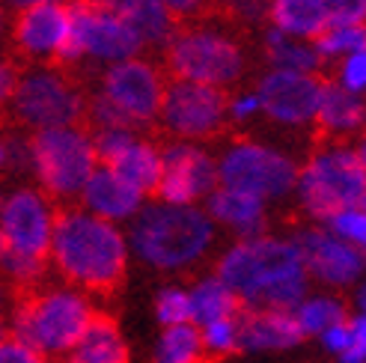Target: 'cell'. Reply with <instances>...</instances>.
Masks as SVG:
<instances>
[{
    "instance_id": "obj_1",
    "label": "cell",
    "mask_w": 366,
    "mask_h": 363,
    "mask_svg": "<svg viewBox=\"0 0 366 363\" xmlns=\"http://www.w3.org/2000/svg\"><path fill=\"white\" fill-rule=\"evenodd\" d=\"M51 259L60 277L81 292L111 301L128 277V253L122 235L102 217L75 206H54Z\"/></svg>"
},
{
    "instance_id": "obj_2",
    "label": "cell",
    "mask_w": 366,
    "mask_h": 363,
    "mask_svg": "<svg viewBox=\"0 0 366 363\" xmlns=\"http://www.w3.org/2000/svg\"><path fill=\"white\" fill-rule=\"evenodd\" d=\"M89 99L81 86V78L69 66L33 69L18 78L12 99V125L27 129H78L86 131Z\"/></svg>"
},
{
    "instance_id": "obj_3",
    "label": "cell",
    "mask_w": 366,
    "mask_h": 363,
    "mask_svg": "<svg viewBox=\"0 0 366 363\" xmlns=\"http://www.w3.org/2000/svg\"><path fill=\"white\" fill-rule=\"evenodd\" d=\"M137 253L158 268H182L203 257L214 239L212 221L191 206H149L134 224Z\"/></svg>"
},
{
    "instance_id": "obj_4",
    "label": "cell",
    "mask_w": 366,
    "mask_h": 363,
    "mask_svg": "<svg viewBox=\"0 0 366 363\" xmlns=\"http://www.w3.org/2000/svg\"><path fill=\"white\" fill-rule=\"evenodd\" d=\"M30 161L51 206H69L96 170L93 140L81 129H42L30 137Z\"/></svg>"
},
{
    "instance_id": "obj_5",
    "label": "cell",
    "mask_w": 366,
    "mask_h": 363,
    "mask_svg": "<svg viewBox=\"0 0 366 363\" xmlns=\"http://www.w3.org/2000/svg\"><path fill=\"white\" fill-rule=\"evenodd\" d=\"M298 191L310 214L319 221H334L337 214L363 206L366 167L352 149L313 152L298 176Z\"/></svg>"
},
{
    "instance_id": "obj_6",
    "label": "cell",
    "mask_w": 366,
    "mask_h": 363,
    "mask_svg": "<svg viewBox=\"0 0 366 363\" xmlns=\"http://www.w3.org/2000/svg\"><path fill=\"white\" fill-rule=\"evenodd\" d=\"M227 111L229 96L221 86L173 81L164 89V101L155 119V137L161 143L214 140L227 129Z\"/></svg>"
},
{
    "instance_id": "obj_7",
    "label": "cell",
    "mask_w": 366,
    "mask_h": 363,
    "mask_svg": "<svg viewBox=\"0 0 366 363\" xmlns=\"http://www.w3.org/2000/svg\"><path fill=\"white\" fill-rule=\"evenodd\" d=\"M164 66L173 81L224 86L242 78L244 51L227 33L214 30H179L164 48Z\"/></svg>"
},
{
    "instance_id": "obj_8",
    "label": "cell",
    "mask_w": 366,
    "mask_h": 363,
    "mask_svg": "<svg viewBox=\"0 0 366 363\" xmlns=\"http://www.w3.org/2000/svg\"><path fill=\"white\" fill-rule=\"evenodd\" d=\"M304 274V265L295 244L277 239H250L235 244L217 265V280L232 289L247 304L262 292L265 286Z\"/></svg>"
},
{
    "instance_id": "obj_9",
    "label": "cell",
    "mask_w": 366,
    "mask_h": 363,
    "mask_svg": "<svg viewBox=\"0 0 366 363\" xmlns=\"http://www.w3.org/2000/svg\"><path fill=\"white\" fill-rule=\"evenodd\" d=\"M224 188L244 191L253 197H283L292 191L298 182L295 164L259 143H239L232 146L224 158V164L217 167Z\"/></svg>"
},
{
    "instance_id": "obj_10",
    "label": "cell",
    "mask_w": 366,
    "mask_h": 363,
    "mask_svg": "<svg viewBox=\"0 0 366 363\" xmlns=\"http://www.w3.org/2000/svg\"><path fill=\"white\" fill-rule=\"evenodd\" d=\"M164 75L146 60H122L111 66L102 78V96L111 99L125 116H132L140 129H152L161 101Z\"/></svg>"
},
{
    "instance_id": "obj_11",
    "label": "cell",
    "mask_w": 366,
    "mask_h": 363,
    "mask_svg": "<svg viewBox=\"0 0 366 363\" xmlns=\"http://www.w3.org/2000/svg\"><path fill=\"white\" fill-rule=\"evenodd\" d=\"M158 152L164 173L155 199H161L164 206H188L206 191H214L221 182L217 164L191 143H161Z\"/></svg>"
},
{
    "instance_id": "obj_12",
    "label": "cell",
    "mask_w": 366,
    "mask_h": 363,
    "mask_svg": "<svg viewBox=\"0 0 366 363\" xmlns=\"http://www.w3.org/2000/svg\"><path fill=\"white\" fill-rule=\"evenodd\" d=\"M0 229L9 250L51 262V214L36 191L21 188L6 199L0 212Z\"/></svg>"
},
{
    "instance_id": "obj_13",
    "label": "cell",
    "mask_w": 366,
    "mask_h": 363,
    "mask_svg": "<svg viewBox=\"0 0 366 363\" xmlns=\"http://www.w3.org/2000/svg\"><path fill=\"white\" fill-rule=\"evenodd\" d=\"M325 78L295 75V71H271L259 84V107L277 122L301 125L316 116Z\"/></svg>"
},
{
    "instance_id": "obj_14",
    "label": "cell",
    "mask_w": 366,
    "mask_h": 363,
    "mask_svg": "<svg viewBox=\"0 0 366 363\" xmlns=\"http://www.w3.org/2000/svg\"><path fill=\"white\" fill-rule=\"evenodd\" d=\"M295 250L301 257L304 271H310V274H316L319 280L334 283V286L352 283L366 265V257L355 244L337 239L331 232H322V229L298 232Z\"/></svg>"
},
{
    "instance_id": "obj_15",
    "label": "cell",
    "mask_w": 366,
    "mask_h": 363,
    "mask_svg": "<svg viewBox=\"0 0 366 363\" xmlns=\"http://www.w3.org/2000/svg\"><path fill=\"white\" fill-rule=\"evenodd\" d=\"M12 39L21 54H27V57H51L54 66L69 39L66 4H39L30 9H18L12 24Z\"/></svg>"
},
{
    "instance_id": "obj_16",
    "label": "cell",
    "mask_w": 366,
    "mask_h": 363,
    "mask_svg": "<svg viewBox=\"0 0 366 363\" xmlns=\"http://www.w3.org/2000/svg\"><path fill=\"white\" fill-rule=\"evenodd\" d=\"M235 337H239V349H292L304 342V331L298 319L292 313H277V310H256V307H244L235 316Z\"/></svg>"
},
{
    "instance_id": "obj_17",
    "label": "cell",
    "mask_w": 366,
    "mask_h": 363,
    "mask_svg": "<svg viewBox=\"0 0 366 363\" xmlns=\"http://www.w3.org/2000/svg\"><path fill=\"white\" fill-rule=\"evenodd\" d=\"M316 152L325 146V140L340 137L342 131H355L363 129L366 122V101L355 93H349L345 86L325 81L322 84V96L316 107Z\"/></svg>"
},
{
    "instance_id": "obj_18",
    "label": "cell",
    "mask_w": 366,
    "mask_h": 363,
    "mask_svg": "<svg viewBox=\"0 0 366 363\" xmlns=\"http://www.w3.org/2000/svg\"><path fill=\"white\" fill-rule=\"evenodd\" d=\"M63 363H132L117 316L107 310H93L81 342Z\"/></svg>"
},
{
    "instance_id": "obj_19",
    "label": "cell",
    "mask_w": 366,
    "mask_h": 363,
    "mask_svg": "<svg viewBox=\"0 0 366 363\" xmlns=\"http://www.w3.org/2000/svg\"><path fill=\"white\" fill-rule=\"evenodd\" d=\"M81 194H84V203L96 214H102V221L104 217L134 214L140 209V199H143L140 191H134L125 179H119L111 170H96L93 176H89V182L84 185Z\"/></svg>"
},
{
    "instance_id": "obj_20",
    "label": "cell",
    "mask_w": 366,
    "mask_h": 363,
    "mask_svg": "<svg viewBox=\"0 0 366 363\" xmlns=\"http://www.w3.org/2000/svg\"><path fill=\"white\" fill-rule=\"evenodd\" d=\"M104 170L117 173L134 191H140L143 197H152V199H155V191L161 185V173H164L158 146L155 143H140V140H134L132 146H125L114 161H107Z\"/></svg>"
},
{
    "instance_id": "obj_21",
    "label": "cell",
    "mask_w": 366,
    "mask_h": 363,
    "mask_svg": "<svg viewBox=\"0 0 366 363\" xmlns=\"http://www.w3.org/2000/svg\"><path fill=\"white\" fill-rule=\"evenodd\" d=\"M114 9L140 36L143 45L167 48L170 39L176 36V24L170 21L161 0H114Z\"/></svg>"
},
{
    "instance_id": "obj_22",
    "label": "cell",
    "mask_w": 366,
    "mask_h": 363,
    "mask_svg": "<svg viewBox=\"0 0 366 363\" xmlns=\"http://www.w3.org/2000/svg\"><path fill=\"white\" fill-rule=\"evenodd\" d=\"M209 212L217 217V221L242 229V235H247V239H256L265 227L262 197H253V194H244V191H232V188L214 191L212 199H209Z\"/></svg>"
},
{
    "instance_id": "obj_23",
    "label": "cell",
    "mask_w": 366,
    "mask_h": 363,
    "mask_svg": "<svg viewBox=\"0 0 366 363\" xmlns=\"http://www.w3.org/2000/svg\"><path fill=\"white\" fill-rule=\"evenodd\" d=\"M271 21L274 30L286 36H307V39L331 30L325 0H271Z\"/></svg>"
},
{
    "instance_id": "obj_24",
    "label": "cell",
    "mask_w": 366,
    "mask_h": 363,
    "mask_svg": "<svg viewBox=\"0 0 366 363\" xmlns=\"http://www.w3.org/2000/svg\"><path fill=\"white\" fill-rule=\"evenodd\" d=\"M227 357L206 346L203 331L197 324H176L167 328L158 342L155 363H224Z\"/></svg>"
},
{
    "instance_id": "obj_25",
    "label": "cell",
    "mask_w": 366,
    "mask_h": 363,
    "mask_svg": "<svg viewBox=\"0 0 366 363\" xmlns=\"http://www.w3.org/2000/svg\"><path fill=\"white\" fill-rule=\"evenodd\" d=\"M244 307H247V301L235 295L232 289H227L217 277L199 283L191 295L194 322H199L203 328L206 324H214V322H232Z\"/></svg>"
},
{
    "instance_id": "obj_26",
    "label": "cell",
    "mask_w": 366,
    "mask_h": 363,
    "mask_svg": "<svg viewBox=\"0 0 366 363\" xmlns=\"http://www.w3.org/2000/svg\"><path fill=\"white\" fill-rule=\"evenodd\" d=\"M265 57L274 66V71H295V75H304V71H313L322 66V54L313 45L292 42L280 30L265 33Z\"/></svg>"
},
{
    "instance_id": "obj_27",
    "label": "cell",
    "mask_w": 366,
    "mask_h": 363,
    "mask_svg": "<svg viewBox=\"0 0 366 363\" xmlns=\"http://www.w3.org/2000/svg\"><path fill=\"white\" fill-rule=\"evenodd\" d=\"M214 18L239 30H253L271 18V0H214Z\"/></svg>"
},
{
    "instance_id": "obj_28",
    "label": "cell",
    "mask_w": 366,
    "mask_h": 363,
    "mask_svg": "<svg viewBox=\"0 0 366 363\" xmlns=\"http://www.w3.org/2000/svg\"><path fill=\"white\" fill-rule=\"evenodd\" d=\"M298 324L304 337H316V334H325L337 328V324L349 322V316H345V307L340 301H331V298H316V301H307L301 310H298Z\"/></svg>"
},
{
    "instance_id": "obj_29",
    "label": "cell",
    "mask_w": 366,
    "mask_h": 363,
    "mask_svg": "<svg viewBox=\"0 0 366 363\" xmlns=\"http://www.w3.org/2000/svg\"><path fill=\"white\" fill-rule=\"evenodd\" d=\"M313 48L322 57H337V54H366V27H337L325 30L313 39Z\"/></svg>"
},
{
    "instance_id": "obj_30",
    "label": "cell",
    "mask_w": 366,
    "mask_h": 363,
    "mask_svg": "<svg viewBox=\"0 0 366 363\" xmlns=\"http://www.w3.org/2000/svg\"><path fill=\"white\" fill-rule=\"evenodd\" d=\"M170 21L179 30H188V24H203L214 18V0H161Z\"/></svg>"
},
{
    "instance_id": "obj_31",
    "label": "cell",
    "mask_w": 366,
    "mask_h": 363,
    "mask_svg": "<svg viewBox=\"0 0 366 363\" xmlns=\"http://www.w3.org/2000/svg\"><path fill=\"white\" fill-rule=\"evenodd\" d=\"M155 313L164 328H176V324H188L194 322V310H191V295L179 292V289H164L155 298Z\"/></svg>"
},
{
    "instance_id": "obj_32",
    "label": "cell",
    "mask_w": 366,
    "mask_h": 363,
    "mask_svg": "<svg viewBox=\"0 0 366 363\" xmlns=\"http://www.w3.org/2000/svg\"><path fill=\"white\" fill-rule=\"evenodd\" d=\"M327 24L337 27H360L366 21V0H325Z\"/></svg>"
},
{
    "instance_id": "obj_33",
    "label": "cell",
    "mask_w": 366,
    "mask_h": 363,
    "mask_svg": "<svg viewBox=\"0 0 366 363\" xmlns=\"http://www.w3.org/2000/svg\"><path fill=\"white\" fill-rule=\"evenodd\" d=\"M203 339L206 346L224 357H232V354H242L239 349V337H235V319L232 322H214V324H206L203 328Z\"/></svg>"
},
{
    "instance_id": "obj_34",
    "label": "cell",
    "mask_w": 366,
    "mask_h": 363,
    "mask_svg": "<svg viewBox=\"0 0 366 363\" xmlns=\"http://www.w3.org/2000/svg\"><path fill=\"white\" fill-rule=\"evenodd\" d=\"M331 227L342 242L349 239V242H355L357 250H366V212H357V209L342 212L331 221Z\"/></svg>"
},
{
    "instance_id": "obj_35",
    "label": "cell",
    "mask_w": 366,
    "mask_h": 363,
    "mask_svg": "<svg viewBox=\"0 0 366 363\" xmlns=\"http://www.w3.org/2000/svg\"><path fill=\"white\" fill-rule=\"evenodd\" d=\"M18 86V69L6 60H0V129L12 125V99Z\"/></svg>"
},
{
    "instance_id": "obj_36",
    "label": "cell",
    "mask_w": 366,
    "mask_h": 363,
    "mask_svg": "<svg viewBox=\"0 0 366 363\" xmlns=\"http://www.w3.org/2000/svg\"><path fill=\"white\" fill-rule=\"evenodd\" d=\"M342 86L349 93H363L366 89V54H352L342 63Z\"/></svg>"
},
{
    "instance_id": "obj_37",
    "label": "cell",
    "mask_w": 366,
    "mask_h": 363,
    "mask_svg": "<svg viewBox=\"0 0 366 363\" xmlns=\"http://www.w3.org/2000/svg\"><path fill=\"white\" fill-rule=\"evenodd\" d=\"M349 324H352V342L340 354V363H363L366 360V316L352 319Z\"/></svg>"
},
{
    "instance_id": "obj_38",
    "label": "cell",
    "mask_w": 366,
    "mask_h": 363,
    "mask_svg": "<svg viewBox=\"0 0 366 363\" xmlns=\"http://www.w3.org/2000/svg\"><path fill=\"white\" fill-rule=\"evenodd\" d=\"M0 363H45V354L36 352V349H27L21 342H15L12 337L0 346Z\"/></svg>"
},
{
    "instance_id": "obj_39",
    "label": "cell",
    "mask_w": 366,
    "mask_h": 363,
    "mask_svg": "<svg viewBox=\"0 0 366 363\" xmlns=\"http://www.w3.org/2000/svg\"><path fill=\"white\" fill-rule=\"evenodd\" d=\"M349 322H352V319H349ZM349 322H342V324H337V328H331V331L322 334V342H325L327 352L342 354L345 349H349V342H352V324H349Z\"/></svg>"
},
{
    "instance_id": "obj_40",
    "label": "cell",
    "mask_w": 366,
    "mask_h": 363,
    "mask_svg": "<svg viewBox=\"0 0 366 363\" xmlns=\"http://www.w3.org/2000/svg\"><path fill=\"white\" fill-rule=\"evenodd\" d=\"M253 111H259V99H256V96H247V99H242L239 104H235V116H250Z\"/></svg>"
},
{
    "instance_id": "obj_41",
    "label": "cell",
    "mask_w": 366,
    "mask_h": 363,
    "mask_svg": "<svg viewBox=\"0 0 366 363\" xmlns=\"http://www.w3.org/2000/svg\"><path fill=\"white\" fill-rule=\"evenodd\" d=\"M9 4L18 9H30V6H39V4H60V0H9Z\"/></svg>"
},
{
    "instance_id": "obj_42",
    "label": "cell",
    "mask_w": 366,
    "mask_h": 363,
    "mask_svg": "<svg viewBox=\"0 0 366 363\" xmlns=\"http://www.w3.org/2000/svg\"><path fill=\"white\" fill-rule=\"evenodd\" d=\"M9 167V146H6V140L0 137V173H4Z\"/></svg>"
},
{
    "instance_id": "obj_43",
    "label": "cell",
    "mask_w": 366,
    "mask_h": 363,
    "mask_svg": "<svg viewBox=\"0 0 366 363\" xmlns=\"http://www.w3.org/2000/svg\"><path fill=\"white\" fill-rule=\"evenodd\" d=\"M357 304H360V310H363V316H366V286L360 289V295H357Z\"/></svg>"
},
{
    "instance_id": "obj_44",
    "label": "cell",
    "mask_w": 366,
    "mask_h": 363,
    "mask_svg": "<svg viewBox=\"0 0 366 363\" xmlns=\"http://www.w3.org/2000/svg\"><path fill=\"white\" fill-rule=\"evenodd\" d=\"M4 253H6V239H4V229H0V262H4Z\"/></svg>"
},
{
    "instance_id": "obj_45",
    "label": "cell",
    "mask_w": 366,
    "mask_h": 363,
    "mask_svg": "<svg viewBox=\"0 0 366 363\" xmlns=\"http://www.w3.org/2000/svg\"><path fill=\"white\" fill-rule=\"evenodd\" d=\"M357 158H360V164H363V167H366V140H363V146H360V149H357Z\"/></svg>"
},
{
    "instance_id": "obj_46",
    "label": "cell",
    "mask_w": 366,
    "mask_h": 363,
    "mask_svg": "<svg viewBox=\"0 0 366 363\" xmlns=\"http://www.w3.org/2000/svg\"><path fill=\"white\" fill-rule=\"evenodd\" d=\"M4 24H6V12H4V6H0V33H4Z\"/></svg>"
},
{
    "instance_id": "obj_47",
    "label": "cell",
    "mask_w": 366,
    "mask_h": 363,
    "mask_svg": "<svg viewBox=\"0 0 366 363\" xmlns=\"http://www.w3.org/2000/svg\"><path fill=\"white\" fill-rule=\"evenodd\" d=\"M4 203H6V197H4V191H0V212H4Z\"/></svg>"
},
{
    "instance_id": "obj_48",
    "label": "cell",
    "mask_w": 366,
    "mask_h": 363,
    "mask_svg": "<svg viewBox=\"0 0 366 363\" xmlns=\"http://www.w3.org/2000/svg\"><path fill=\"white\" fill-rule=\"evenodd\" d=\"M0 316H4V313H0Z\"/></svg>"
}]
</instances>
